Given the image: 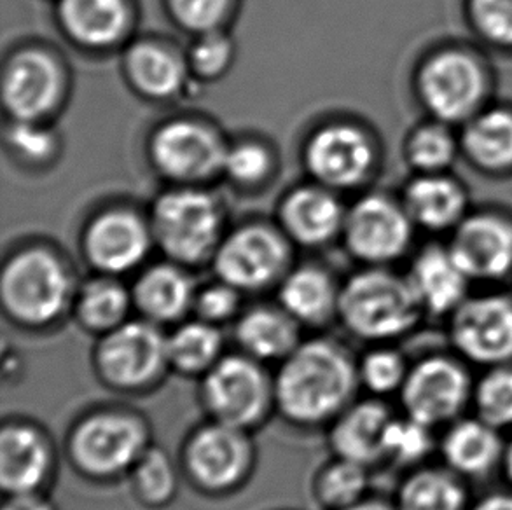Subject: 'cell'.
<instances>
[{"label":"cell","instance_id":"obj_1","mask_svg":"<svg viewBox=\"0 0 512 510\" xmlns=\"http://www.w3.org/2000/svg\"><path fill=\"white\" fill-rule=\"evenodd\" d=\"M359 390L357 357L340 339L317 334L278 364L275 411L291 427L319 430L359 399Z\"/></svg>","mask_w":512,"mask_h":510},{"label":"cell","instance_id":"obj_2","mask_svg":"<svg viewBox=\"0 0 512 510\" xmlns=\"http://www.w3.org/2000/svg\"><path fill=\"white\" fill-rule=\"evenodd\" d=\"M153 444V428L132 407L102 404L72 421L65 435V456L77 476L95 484L126 479Z\"/></svg>","mask_w":512,"mask_h":510},{"label":"cell","instance_id":"obj_3","mask_svg":"<svg viewBox=\"0 0 512 510\" xmlns=\"http://www.w3.org/2000/svg\"><path fill=\"white\" fill-rule=\"evenodd\" d=\"M420 301L408 276L369 266L341 285L338 322L367 345L399 343L422 327Z\"/></svg>","mask_w":512,"mask_h":510},{"label":"cell","instance_id":"obj_4","mask_svg":"<svg viewBox=\"0 0 512 510\" xmlns=\"http://www.w3.org/2000/svg\"><path fill=\"white\" fill-rule=\"evenodd\" d=\"M74 299L76 289L69 269L49 250H23L2 271V310L21 331L55 329L72 311Z\"/></svg>","mask_w":512,"mask_h":510},{"label":"cell","instance_id":"obj_5","mask_svg":"<svg viewBox=\"0 0 512 510\" xmlns=\"http://www.w3.org/2000/svg\"><path fill=\"white\" fill-rule=\"evenodd\" d=\"M492 70L485 58L465 46H441L423 58L416 69L418 102L429 118L462 126L492 97Z\"/></svg>","mask_w":512,"mask_h":510},{"label":"cell","instance_id":"obj_6","mask_svg":"<svg viewBox=\"0 0 512 510\" xmlns=\"http://www.w3.org/2000/svg\"><path fill=\"white\" fill-rule=\"evenodd\" d=\"M91 366L97 380L121 395H146L161 386L170 369L168 332L146 318H130L98 336Z\"/></svg>","mask_w":512,"mask_h":510},{"label":"cell","instance_id":"obj_7","mask_svg":"<svg viewBox=\"0 0 512 510\" xmlns=\"http://www.w3.org/2000/svg\"><path fill=\"white\" fill-rule=\"evenodd\" d=\"M256 463L252 432L214 420L194 427L180 448L182 477L194 491L210 498L242 490L254 476Z\"/></svg>","mask_w":512,"mask_h":510},{"label":"cell","instance_id":"obj_8","mask_svg":"<svg viewBox=\"0 0 512 510\" xmlns=\"http://www.w3.org/2000/svg\"><path fill=\"white\" fill-rule=\"evenodd\" d=\"M198 381V399L207 420L254 434L277 414L275 374L245 353L226 352Z\"/></svg>","mask_w":512,"mask_h":510},{"label":"cell","instance_id":"obj_9","mask_svg":"<svg viewBox=\"0 0 512 510\" xmlns=\"http://www.w3.org/2000/svg\"><path fill=\"white\" fill-rule=\"evenodd\" d=\"M476 374L451 348L432 350L411 360L408 378L397 395L401 413L441 432L471 413Z\"/></svg>","mask_w":512,"mask_h":510},{"label":"cell","instance_id":"obj_10","mask_svg":"<svg viewBox=\"0 0 512 510\" xmlns=\"http://www.w3.org/2000/svg\"><path fill=\"white\" fill-rule=\"evenodd\" d=\"M448 346L478 369L512 364V294H469L444 320Z\"/></svg>","mask_w":512,"mask_h":510},{"label":"cell","instance_id":"obj_11","mask_svg":"<svg viewBox=\"0 0 512 510\" xmlns=\"http://www.w3.org/2000/svg\"><path fill=\"white\" fill-rule=\"evenodd\" d=\"M153 231L170 259L196 266L214 254L221 233V212L205 193L173 191L156 203Z\"/></svg>","mask_w":512,"mask_h":510},{"label":"cell","instance_id":"obj_12","mask_svg":"<svg viewBox=\"0 0 512 510\" xmlns=\"http://www.w3.org/2000/svg\"><path fill=\"white\" fill-rule=\"evenodd\" d=\"M346 245L367 266H385L402 259L413 243L415 224L404 205L383 194L357 201L345 219Z\"/></svg>","mask_w":512,"mask_h":510},{"label":"cell","instance_id":"obj_13","mask_svg":"<svg viewBox=\"0 0 512 510\" xmlns=\"http://www.w3.org/2000/svg\"><path fill=\"white\" fill-rule=\"evenodd\" d=\"M58 455L48 430L37 421L9 416L0 427V486L4 495L48 491Z\"/></svg>","mask_w":512,"mask_h":510},{"label":"cell","instance_id":"obj_14","mask_svg":"<svg viewBox=\"0 0 512 510\" xmlns=\"http://www.w3.org/2000/svg\"><path fill=\"white\" fill-rule=\"evenodd\" d=\"M451 254L472 283H500L512 276V217L497 210L469 212L451 231Z\"/></svg>","mask_w":512,"mask_h":510},{"label":"cell","instance_id":"obj_15","mask_svg":"<svg viewBox=\"0 0 512 510\" xmlns=\"http://www.w3.org/2000/svg\"><path fill=\"white\" fill-rule=\"evenodd\" d=\"M287 247L270 229L243 228L215 250L214 268L221 282L240 292H259L284 278Z\"/></svg>","mask_w":512,"mask_h":510},{"label":"cell","instance_id":"obj_16","mask_svg":"<svg viewBox=\"0 0 512 510\" xmlns=\"http://www.w3.org/2000/svg\"><path fill=\"white\" fill-rule=\"evenodd\" d=\"M507 434L476 414H465L439 432L437 460L467 483H485L500 474Z\"/></svg>","mask_w":512,"mask_h":510},{"label":"cell","instance_id":"obj_17","mask_svg":"<svg viewBox=\"0 0 512 510\" xmlns=\"http://www.w3.org/2000/svg\"><path fill=\"white\" fill-rule=\"evenodd\" d=\"M376 163L371 138L352 125H331L313 135L306 147V165L315 179L329 187H355Z\"/></svg>","mask_w":512,"mask_h":510},{"label":"cell","instance_id":"obj_18","mask_svg":"<svg viewBox=\"0 0 512 510\" xmlns=\"http://www.w3.org/2000/svg\"><path fill=\"white\" fill-rule=\"evenodd\" d=\"M153 159L167 177L194 182L224 168L226 147L214 131L200 123L173 121L153 138Z\"/></svg>","mask_w":512,"mask_h":510},{"label":"cell","instance_id":"obj_19","mask_svg":"<svg viewBox=\"0 0 512 510\" xmlns=\"http://www.w3.org/2000/svg\"><path fill=\"white\" fill-rule=\"evenodd\" d=\"M395 411L385 399L369 397L353 400L326 428L331 453L369 469L383 465L385 437Z\"/></svg>","mask_w":512,"mask_h":510},{"label":"cell","instance_id":"obj_20","mask_svg":"<svg viewBox=\"0 0 512 510\" xmlns=\"http://www.w3.org/2000/svg\"><path fill=\"white\" fill-rule=\"evenodd\" d=\"M409 283L427 318L446 320L471 294L472 282L448 243H429L409 264Z\"/></svg>","mask_w":512,"mask_h":510},{"label":"cell","instance_id":"obj_21","mask_svg":"<svg viewBox=\"0 0 512 510\" xmlns=\"http://www.w3.org/2000/svg\"><path fill=\"white\" fill-rule=\"evenodd\" d=\"M62 74L51 56L23 51L13 56L4 74V102L18 121H37L55 109Z\"/></svg>","mask_w":512,"mask_h":510},{"label":"cell","instance_id":"obj_22","mask_svg":"<svg viewBox=\"0 0 512 510\" xmlns=\"http://www.w3.org/2000/svg\"><path fill=\"white\" fill-rule=\"evenodd\" d=\"M151 247L147 228L137 215L114 210L91 224L84 249L91 264L104 275H123L146 259Z\"/></svg>","mask_w":512,"mask_h":510},{"label":"cell","instance_id":"obj_23","mask_svg":"<svg viewBox=\"0 0 512 510\" xmlns=\"http://www.w3.org/2000/svg\"><path fill=\"white\" fill-rule=\"evenodd\" d=\"M402 205L416 228L429 233H451L471 212L467 187L448 172L418 173L404 189Z\"/></svg>","mask_w":512,"mask_h":510},{"label":"cell","instance_id":"obj_24","mask_svg":"<svg viewBox=\"0 0 512 510\" xmlns=\"http://www.w3.org/2000/svg\"><path fill=\"white\" fill-rule=\"evenodd\" d=\"M238 352L263 362L266 366L280 364L303 341V327L277 304L252 306L242 311L233 327Z\"/></svg>","mask_w":512,"mask_h":510},{"label":"cell","instance_id":"obj_25","mask_svg":"<svg viewBox=\"0 0 512 510\" xmlns=\"http://www.w3.org/2000/svg\"><path fill=\"white\" fill-rule=\"evenodd\" d=\"M191 276L175 264H160L142 273L132 289L133 308L153 324L177 325L193 311Z\"/></svg>","mask_w":512,"mask_h":510},{"label":"cell","instance_id":"obj_26","mask_svg":"<svg viewBox=\"0 0 512 510\" xmlns=\"http://www.w3.org/2000/svg\"><path fill=\"white\" fill-rule=\"evenodd\" d=\"M341 287L333 276L315 266L294 269L280 280L278 304L301 327L324 329L338 322Z\"/></svg>","mask_w":512,"mask_h":510},{"label":"cell","instance_id":"obj_27","mask_svg":"<svg viewBox=\"0 0 512 510\" xmlns=\"http://www.w3.org/2000/svg\"><path fill=\"white\" fill-rule=\"evenodd\" d=\"M460 149L462 156L479 172L512 173V107L486 105L462 125Z\"/></svg>","mask_w":512,"mask_h":510},{"label":"cell","instance_id":"obj_28","mask_svg":"<svg viewBox=\"0 0 512 510\" xmlns=\"http://www.w3.org/2000/svg\"><path fill=\"white\" fill-rule=\"evenodd\" d=\"M397 510H469L471 483L439 462L404 472L394 493Z\"/></svg>","mask_w":512,"mask_h":510},{"label":"cell","instance_id":"obj_29","mask_svg":"<svg viewBox=\"0 0 512 510\" xmlns=\"http://www.w3.org/2000/svg\"><path fill=\"white\" fill-rule=\"evenodd\" d=\"M340 201L320 187L298 189L285 200L282 221L285 228L303 245H320L345 226Z\"/></svg>","mask_w":512,"mask_h":510},{"label":"cell","instance_id":"obj_30","mask_svg":"<svg viewBox=\"0 0 512 510\" xmlns=\"http://www.w3.org/2000/svg\"><path fill=\"white\" fill-rule=\"evenodd\" d=\"M226 355L221 327L200 318L182 320L168 332V360L172 373L200 380Z\"/></svg>","mask_w":512,"mask_h":510},{"label":"cell","instance_id":"obj_31","mask_svg":"<svg viewBox=\"0 0 512 510\" xmlns=\"http://www.w3.org/2000/svg\"><path fill=\"white\" fill-rule=\"evenodd\" d=\"M60 20L72 39L104 48L125 34L128 9L125 0H62Z\"/></svg>","mask_w":512,"mask_h":510},{"label":"cell","instance_id":"obj_32","mask_svg":"<svg viewBox=\"0 0 512 510\" xmlns=\"http://www.w3.org/2000/svg\"><path fill=\"white\" fill-rule=\"evenodd\" d=\"M132 308V292L126 290L116 278L105 275L77 290L72 315L83 331L98 338L130 320L128 315Z\"/></svg>","mask_w":512,"mask_h":510},{"label":"cell","instance_id":"obj_33","mask_svg":"<svg viewBox=\"0 0 512 510\" xmlns=\"http://www.w3.org/2000/svg\"><path fill=\"white\" fill-rule=\"evenodd\" d=\"M128 484L135 502L149 510L167 509L175 502L179 493L180 470L179 460L167 449L158 444H151L140 456L139 462L133 465L128 474Z\"/></svg>","mask_w":512,"mask_h":510},{"label":"cell","instance_id":"obj_34","mask_svg":"<svg viewBox=\"0 0 512 510\" xmlns=\"http://www.w3.org/2000/svg\"><path fill=\"white\" fill-rule=\"evenodd\" d=\"M373 469L333 455L312 481V497L322 510H341L371 495Z\"/></svg>","mask_w":512,"mask_h":510},{"label":"cell","instance_id":"obj_35","mask_svg":"<svg viewBox=\"0 0 512 510\" xmlns=\"http://www.w3.org/2000/svg\"><path fill=\"white\" fill-rule=\"evenodd\" d=\"M126 70L135 88L147 97H172L184 83L179 56L154 42L133 46L126 56Z\"/></svg>","mask_w":512,"mask_h":510},{"label":"cell","instance_id":"obj_36","mask_svg":"<svg viewBox=\"0 0 512 510\" xmlns=\"http://www.w3.org/2000/svg\"><path fill=\"white\" fill-rule=\"evenodd\" d=\"M437 444V430L399 411L395 413L394 420L387 430L383 465L402 472L416 469L420 465L432 462V458L437 456Z\"/></svg>","mask_w":512,"mask_h":510},{"label":"cell","instance_id":"obj_37","mask_svg":"<svg viewBox=\"0 0 512 510\" xmlns=\"http://www.w3.org/2000/svg\"><path fill=\"white\" fill-rule=\"evenodd\" d=\"M460 154V135L437 119L416 126L406 138V159L416 173L448 172Z\"/></svg>","mask_w":512,"mask_h":510},{"label":"cell","instance_id":"obj_38","mask_svg":"<svg viewBox=\"0 0 512 510\" xmlns=\"http://www.w3.org/2000/svg\"><path fill=\"white\" fill-rule=\"evenodd\" d=\"M409 367L411 359L397 343L367 345L366 352L357 359L360 390L378 399L397 397L408 378Z\"/></svg>","mask_w":512,"mask_h":510},{"label":"cell","instance_id":"obj_39","mask_svg":"<svg viewBox=\"0 0 512 510\" xmlns=\"http://www.w3.org/2000/svg\"><path fill=\"white\" fill-rule=\"evenodd\" d=\"M471 413L504 434L512 432V364L481 369L474 380Z\"/></svg>","mask_w":512,"mask_h":510},{"label":"cell","instance_id":"obj_40","mask_svg":"<svg viewBox=\"0 0 512 510\" xmlns=\"http://www.w3.org/2000/svg\"><path fill=\"white\" fill-rule=\"evenodd\" d=\"M472 32L497 49H512V0H465Z\"/></svg>","mask_w":512,"mask_h":510},{"label":"cell","instance_id":"obj_41","mask_svg":"<svg viewBox=\"0 0 512 510\" xmlns=\"http://www.w3.org/2000/svg\"><path fill=\"white\" fill-rule=\"evenodd\" d=\"M240 290L229 283L219 282L196 292L194 297V317L208 324L221 325L235 322L240 317Z\"/></svg>","mask_w":512,"mask_h":510},{"label":"cell","instance_id":"obj_42","mask_svg":"<svg viewBox=\"0 0 512 510\" xmlns=\"http://www.w3.org/2000/svg\"><path fill=\"white\" fill-rule=\"evenodd\" d=\"M175 20L193 32H214L224 20L229 0H168Z\"/></svg>","mask_w":512,"mask_h":510},{"label":"cell","instance_id":"obj_43","mask_svg":"<svg viewBox=\"0 0 512 510\" xmlns=\"http://www.w3.org/2000/svg\"><path fill=\"white\" fill-rule=\"evenodd\" d=\"M270 165V154L261 145L242 144L226 152L222 170H226L236 182L254 184L266 177Z\"/></svg>","mask_w":512,"mask_h":510},{"label":"cell","instance_id":"obj_44","mask_svg":"<svg viewBox=\"0 0 512 510\" xmlns=\"http://www.w3.org/2000/svg\"><path fill=\"white\" fill-rule=\"evenodd\" d=\"M231 44L228 39L215 32H207L191 51L194 70L203 77H215L228 67Z\"/></svg>","mask_w":512,"mask_h":510},{"label":"cell","instance_id":"obj_45","mask_svg":"<svg viewBox=\"0 0 512 510\" xmlns=\"http://www.w3.org/2000/svg\"><path fill=\"white\" fill-rule=\"evenodd\" d=\"M9 142L14 151L28 159L48 158L55 147L53 135L35 125V121H18L9 131Z\"/></svg>","mask_w":512,"mask_h":510},{"label":"cell","instance_id":"obj_46","mask_svg":"<svg viewBox=\"0 0 512 510\" xmlns=\"http://www.w3.org/2000/svg\"><path fill=\"white\" fill-rule=\"evenodd\" d=\"M2 510H58L46 491L6 495Z\"/></svg>","mask_w":512,"mask_h":510},{"label":"cell","instance_id":"obj_47","mask_svg":"<svg viewBox=\"0 0 512 510\" xmlns=\"http://www.w3.org/2000/svg\"><path fill=\"white\" fill-rule=\"evenodd\" d=\"M469 510H512V488L486 491L481 497L472 500Z\"/></svg>","mask_w":512,"mask_h":510},{"label":"cell","instance_id":"obj_48","mask_svg":"<svg viewBox=\"0 0 512 510\" xmlns=\"http://www.w3.org/2000/svg\"><path fill=\"white\" fill-rule=\"evenodd\" d=\"M341 510H397L395 509L394 500L392 498H383V497H374V495H369V497L364 498V500H360L357 504L350 505V507H346V509Z\"/></svg>","mask_w":512,"mask_h":510},{"label":"cell","instance_id":"obj_49","mask_svg":"<svg viewBox=\"0 0 512 510\" xmlns=\"http://www.w3.org/2000/svg\"><path fill=\"white\" fill-rule=\"evenodd\" d=\"M500 476L504 477L507 486L512 488V432L507 434L506 453H504V463H502Z\"/></svg>","mask_w":512,"mask_h":510}]
</instances>
